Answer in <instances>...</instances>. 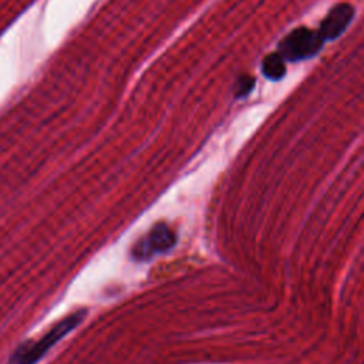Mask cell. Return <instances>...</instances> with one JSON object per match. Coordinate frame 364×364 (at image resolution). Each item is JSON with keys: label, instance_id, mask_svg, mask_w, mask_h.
<instances>
[{"label": "cell", "instance_id": "obj_4", "mask_svg": "<svg viewBox=\"0 0 364 364\" xmlns=\"http://www.w3.org/2000/svg\"><path fill=\"white\" fill-rule=\"evenodd\" d=\"M354 17V7L348 3H338L330 9L324 20L321 21L318 34L323 41L337 38L350 24Z\"/></svg>", "mask_w": 364, "mask_h": 364}, {"label": "cell", "instance_id": "obj_5", "mask_svg": "<svg viewBox=\"0 0 364 364\" xmlns=\"http://www.w3.org/2000/svg\"><path fill=\"white\" fill-rule=\"evenodd\" d=\"M262 71L264 77L270 80H280L286 74V64L284 58L279 53H272L263 58Z\"/></svg>", "mask_w": 364, "mask_h": 364}, {"label": "cell", "instance_id": "obj_6", "mask_svg": "<svg viewBox=\"0 0 364 364\" xmlns=\"http://www.w3.org/2000/svg\"><path fill=\"white\" fill-rule=\"evenodd\" d=\"M255 87V78L252 75H240L235 84V95L237 98L247 95Z\"/></svg>", "mask_w": 364, "mask_h": 364}, {"label": "cell", "instance_id": "obj_1", "mask_svg": "<svg viewBox=\"0 0 364 364\" xmlns=\"http://www.w3.org/2000/svg\"><path fill=\"white\" fill-rule=\"evenodd\" d=\"M85 317V311H75L71 316L65 317L57 326L47 331L40 340L21 344L11 355L13 364H34L37 363L58 340H61L67 333L74 330Z\"/></svg>", "mask_w": 364, "mask_h": 364}, {"label": "cell", "instance_id": "obj_2", "mask_svg": "<svg viewBox=\"0 0 364 364\" xmlns=\"http://www.w3.org/2000/svg\"><path fill=\"white\" fill-rule=\"evenodd\" d=\"M323 38L318 31H311L306 27H299L290 31L279 43V54L284 60L297 61L313 57L323 47Z\"/></svg>", "mask_w": 364, "mask_h": 364}, {"label": "cell", "instance_id": "obj_3", "mask_svg": "<svg viewBox=\"0 0 364 364\" xmlns=\"http://www.w3.org/2000/svg\"><path fill=\"white\" fill-rule=\"evenodd\" d=\"M175 243L176 233L168 225L158 223L135 245L132 255L138 260H146L155 255L166 253L175 246Z\"/></svg>", "mask_w": 364, "mask_h": 364}]
</instances>
